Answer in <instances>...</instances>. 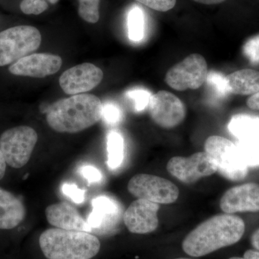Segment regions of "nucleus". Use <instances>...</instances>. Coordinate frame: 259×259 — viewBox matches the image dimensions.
I'll return each instance as SVG.
<instances>
[{"label":"nucleus","mask_w":259,"mask_h":259,"mask_svg":"<svg viewBox=\"0 0 259 259\" xmlns=\"http://www.w3.org/2000/svg\"><path fill=\"white\" fill-rule=\"evenodd\" d=\"M245 232V223L232 214H218L206 220L190 232L182 242L187 254L201 257L238 243Z\"/></svg>","instance_id":"1"},{"label":"nucleus","mask_w":259,"mask_h":259,"mask_svg":"<svg viewBox=\"0 0 259 259\" xmlns=\"http://www.w3.org/2000/svg\"><path fill=\"white\" fill-rule=\"evenodd\" d=\"M102 103L91 94H80L62 99L47 110V120L51 128L62 134H76L101 120Z\"/></svg>","instance_id":"2"},{"label":"nucleus","mask_w":259,"mask_h":259,"mask_svg":"<svg viewBox=\"0 0 259 259\" xmlns=\"http://www.w3.org/2000/svg\"><path fill=\"white\" fill-rule=\"evenodd\" d=\"M39 245L48 259H91L101 247L100 240L92 233L57 228L42 232Z\"/></svg>","instance_id":"3"},{"label":"nucleus","mask_w":259,"mask_h":259,"mask_svg":"<svg viewBox=\"0 0 259 259\" xmlns=\"http://www.w3.org/2000/svg\"><path fill=\"white\" fill-rule=\"evenodd\" d=\"M204 151L212 158L218 172L227 180L240 181L248 175V167L237 145L222 136H209Z\"/></svg>","instance_id":"4"},{"label":"nucleus","mask_w":259,"mask_h":259,"mask_svg":"<svg viewBox=\"0 0 259 259\" xmlns=\"http://www.w3.org/2000/svg\"><path fill=\"white\" fill-rule=\"evenodd\" d=\"M41 44V35L35 27L20 25L0 32V66L14 64L32 54Z\"/></svg>","instance_id":"5"},{"label":"nucleus","mask_w":259,"mask_h":259,"mask_svg":"<svg viewBox=\"0 0 259 259\" xmlns=\"http://www.w3.org/2000/svg\"><path fill=\"white\" fill-rule=\"evenodd\" d=\"M37 139L36 131L29 126H18L5 131L0 136V149L7 164L14 168L25 166Z\"/></svg>","instance_id":"6"},{"label":"nucleus","mask_w":259,"mask_h":259,"mask_svg":"<svg viewBox=\"0 0 259 259\" xmlns=\"http://www.w3.org/2000/svg\"><path fill=\"white\" fill-rule=\"evenodd\" d=\"M207 74L205 59L200 54H192L168 70L165 81L177 91L197 90L205 83Z\"/></svg>","instance_id":"7"},{"label":"nucleus","mask_w":259,"mask_h":259,"mask_svg":"<svg viewBox=\"0 0 259 259\" xmlns=\"http://www.w3.org/2000/svg\"><path fill=\"white\" fill-rule=\"evenodd\" d=\"M127 190L138 199L157 204L173 203L180 195L178 187L169 180L147 174L133 177L127 184Z\"/></svg>","instance_id":"8"},{"label":"nucleus","mask_w":259,"mask_h":259,"mask_svg":"<svg viewBox=\"0 0 259 259\" xmlns=\"http://www.w3.org/2000/svg\"><path fill=\"white\" fill-rule=\"evenodd\" d=\"M166 168L172 176L187 185L218 172L217 165L205 151L190 157L175 156L168 161Z\"/></svg>","instance_id":"9"},{"label":"nucleus","mask_w":259,"mask_h":259,"mask_svg":"<svg viewBox=\"0 0 259 259\" xmlns=\"http://www.w3.org/2000/svg\"><path fill=\"white\" fill-rule=\"evenodd\" d=\"M148 108L153 122L162 128H174L185 119V105L169 92L159 91L152 95Z\"/></svg>","instance_id":"10"},{"label":"nucleus","mask_w":259,"mask_h":259,"mask_svg":"<svg viewBox=\"0 0 259 259\" xmlns=\"http://www.w3.org/2000/svg\"><path fill=\"white\" fill-rule=\"evenodd\" d=\"M103 76L100 68L90 63H83L65 71L59 78V84L67 95H80L98 86Z\"/></svg>","instance_id":"11"},{"label":"nucleus","mask_w":259,"mask_h":259,"mask_svg":"<svg viewBox=\"0 0 259 259\" xmlns=\"http://www.w3.org/2000/svg\"><path fill=\"white\" fill-rule=\"evenodd\" d=\"M159 204L138 199L130 204L123 214V221L131 233L147 234L156 231L158 226Z\"/></svg>","instance_id":"12"},{"label":"nucleus","mask_w":259,"mask_h":259,"mask_svg":"<svg viewBox=\"0 0 259 259\" xmlns=\"http://www.w3.org/2000/svg\"><path fill=\"white\" fill-rule=\"evenodd\" d=\"M62 66V59L54 54H32L22 58L10 66L11 74L20 76L44 78L56 74Z\"/></svg>","instance_id":"13"},{"label":"nucleus","mask_w":259,"mask_h":259,"mask_svg":"<svg viewBox=\"0 0 259 259\" xmlns=\"http://www.w3.org/2000/svg\"><path fill=\"white\" fill-rule=\"evenodd\" d=\"M223 212H259V185L247 183L229 189L220 202Z\"/></svg>","instance_id":"14"},{"label":"nucleus","mask_w":259,"mask_h":259,"mask_svg":"<svg viewBox=\"0 0 259 259\" xmlns=\"http://www.w3.org/2000/svg\"><path fill=\"white\" fill-rule=\"evenodd\" d=\"M46 216L48 222L55 228L90 233L93 231L88 221L67 202H59L48 206Z\"/></svg>","instance_id":"15"},{"label":"nucleus","mask_w":259,"mask_h":259,"mask_svg":"<svg viewBox=\"0 0 259 259\" xmlns=\"http://www.w3.org/2000/svg\"><path fill=\"white\" fill-rule=\"evenodd\" d=\"M25 205L18 197L0 187V229L11 230L25 219Z\"/></svg>","instance_id":"16"},{"label":"nucleus","mask_w":259,"mask_h":259,"mask_svg":"<svg viewBox=\"0 0 259 259\" xmlns=\"http://www.w3.org/2000/svg\"><path fill=\"white\" fill-rule=\"evenodd\" d=\"M226 80L229 93L253 95L259 93V71L255 70H238L226 76Z\"/></svg>","instance_id":"17"},{"label":"nucleus","mask_w":259,"mask_h":259,"mask_svg":"<svg viewBox=\"0 0 259 259\" xmlns=\"http://www.w3.org/2000/svg\"><path fill=\"white\" fill-rule=\"evenodd\" d=\"M93 211L88 219V224L94 231L107 226L110 219L115 215L117 206L112 199L106 196H100L92 201Z\"/></svg>","instance_id":"18"},{"label":"nucleus","mask_w":259,"mask_h":259,"mask_svg":"<svg viewBox=\"0 0 259 259\" xmlns=\"http://www.w3.org/2000/svg\"><path fill=\"white\" fill-rule=\"evenodd\" d=\"M228 129L238 141H259V117L245 114L234 116Z\"/></svg>","instance_id":"19"},{"label":"nucleus","mask_w":259,"mask_h":259,"mask_svg":"<svg viewBox=\"0 0 259 259\" xmlns=\"http://www.w3.org/2000/svg\"><path fill=\"white\" fill-rule=\"evenodd\" d=\"M107 165L111 169H116L122 164L124 159V139L117 131L107 135Z\"/></svg>","instance_id":"20"},{"label":"nucleus","mask_w":259,"mask_h":259,"mask_svg":"<svg viewBox=\"0 0 259 259\" xmlns=\"http://www.w3.org/2000/svg\"><path fill=\"white\" fill-rule=\"evenodd\" d=\"M128 37L132 41L143 40L145 33V17L144 11L139 6L131 8L127 15Z\"/></svg>","instance_id":"21"},{"label":"nucleus","mask_w":259,"mask_h":259,"mask_svg":"<svg viewBox=\"0 0 259 259\" xmlns=\"http://www.w3.org/2000/svg\"><path fill=\"white\" fill-rule=\"evenodd\" d=\"M236 145L248 167H259V141H238Z\"/></svg>","instance_id":"22"},{"label":"nucleus","mask_w":259,"mask_h":259,"mask_svg":"<svg viewBox=\"0 0 259 259\" xmlns=\"http://www.w3.org/2000/svg\"><path fill=\"white\" fill-rule=\"evenodd\" d=\"M100 0H79L80 18L89 23H96L100 19L99 5Z\"/></svg>","instance_id":"23"},{"label":"nucleus","mask_w":259,"mask_h":259,"mask_svg":"<svg viewBox=\"0 0 259 259\" xmlns=\"http://www.w3.org/2000/svg\"><path fill=\"white\" fill-rule=\"evenodd\" d=\"M59 0H23L20 10L26 15H40L45 12L49 5H54Z\"/></svg>","instance_id":"24"},{"label":"nucleus","mask_w":259,"mask_h":259,"mask_svg":"<svg viewBox=\"0 0 259 259\" xmlns=\"http://www.w3.org/2000/svg\"><path fill=\"white\" fill-rule=\"evenodd\" d=\"M205 83L217 96L223 97L229 93L227 88L226 76L221 73L210 71L207 74Z\"/></svg>","instance_id":"25"},{"label":"nucleus","mask_w":259,"mask_h":259,"mask_svg":"<svg viewBox=\"0 0 259 259\" xmlns=\"http://www.w3.org/2000/svg\"><path fill=\"white\" fill-rule=\"evenodd\" d=\"M152 94L143 89H136L127 92V98L134 101L136 111L141 112L145 110L149 105Z\"/></svg>","instance_id":"26"},{"label":"nucleus","mask_w":259,"mask_h":259,"mask_svg":"<svg viewBox=\"0 0 259 259\" xmlns=\"http://www.w3.org/2000/svg\"><path fill=\"white\" fill-rule=\"evenodd\" d=\"M102 118L108 125H115L122 118V111L120 107L114 103L102 104Z\"/></svg>","instance_id":"27"},{"label":"nucleus","mask_w":259,"mask_h":259,"mask_svg":"<svg viewBox=\"0 0 259 259\" xmlns=\"http://www.w3.org/2000/svg\"><path fill=\"white\" fill-rule=\"evenodd\" d=\"M61 190L63 194L71 199L74 203L81 204L84 202L86 191L79 189L75 184L65 183Z\"/></svg>","instance_id":"28"},{"label":"nucleus","mask_w":259,"mask_h":259,"mask_svg":"<svg viewBox=\"0 0 259 259\" xmlns=\"http://www.w3.org/2000/svg\"><path fill=\"white\" fill-rule=\"evenodd\" d=\"M151 9L159 12H167L175 8L177 0H136Z\"/></svg>","instance_id":"29"},{"label":"nucleus","mask_w":259,"mask_h":259,"mask_svg":"<svg viewBox=\"0 0 259 259\" xmlns=\"http://www.w3.org/2000/svg\"><path fill=\"white\" fill-rule=\"evenodd\" d=\"M244 54L251 62L259 63V35L250 39L243 48Z\"/></svg>","instance_id":"30"},{"label":"nucleus","mask_w":259,"mask_h":259,"mask_svg":"<svg viewBox=\"0 0 259 259\" xmlns=\"http://www.w3.org/2000/svg\"><path fill=\"white\" fill-rule=\"evenodd\" d=\"M79 171L80 174L88 181L90 184L99 182L102 180V175L101 171L96 167L83 166L80 168Z\"/></svg>","instance_id":"31"},{"label":"nucleus","mask_w":259,"mask_h":259,"mask_svg":"<svg viewBox=\"0 0 259 259\" xmlns=\"http://www.w3.org/2000/svg\"><path fill=\"white\" fill-rule=\"evenodd\" d=\"M246 103L249 108L259 111V93L251 95L247 100Z\"/></svg>","instance_id":"32"},{"label":"nucleus","mask_w":259,"mask_h":259,"mask_svg":"<svg viewBox=\"0 0 259 259\" xmlns=\"http://www.w3.org/2000/svg\"><path fill=\"white\" fill-rule=\"evenodd\" d=\"M229 259H259V252L256 250H248L245 252L243 257H232Z\"/></svg>","instance_id":"33"},{"label":"nucleus","mask_w":259,"mask_h":259,"mask_svg":"<svg viewBox=\"0 0 259 259\" xmlns=\"http://www.w3.org/2000/svg\"><path fill=\"white\" fill-rule=\"evenodd\" d=\"M7 163L5 161L4 156H3V152L0 149V180L4 178L5 172H6Z\"/></svg>","instance_id":"34"},{"label":"nucleus","mask_w":259,"mask_h":259,"mask_svg":"<svg viewBox=\"0 0 259 259\" xmlns=\"http://www.w3.org/2000/svg\"><path fill=\"white\" fill-rule=\"evenodd\" d=\"M250 242H251L252 246L259 250V228L252 234Z\"/></svg>","instance_id":"35"},{"label":"nucleus","mask_w":259,"mask_h":259,"mask_svg":"<svg viewBox=\"0 0 259 259\" xmlns=\"http://www.w3.org/2000/svg\"><path fill=\"white\" fill-rule=\"evenodd\" d=\"M193 1L203 5H216L222 3L226 0H193Z\"/></svg>","instance_id":"36"},{"label":"nucleus","mask_w":259,"mask_h":259,"mask_svg":"<svg viewBox=\"0 0 259 259\" xmlns=\"http://www.w3.org/2000/svg\"><path fill=\"white\" fill-rule=\"evenodd\" d=\"M177 259H190V258H177Z\"/></svg>","instance_id":"37"}]
</instances>
